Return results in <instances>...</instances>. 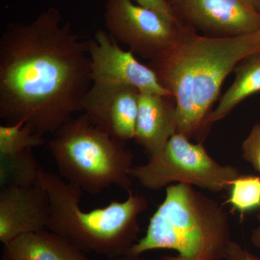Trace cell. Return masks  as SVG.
I'll list each match as a JSON object with an SVG mask.
<instances>
[{
    "mask_svg": "<svg viewBox=\"0 0 260 260\" xmlns=\"http://www.w3.org/2000/svg\"><path fill=\"white\" fill-rule=\"evenodd\" d=\"M93 85L87 41L50 8L30 23H11L0 38V117L54 134L83 112Z\"/></svg>",
    "mask_w": 260,
    "mask_h": 260,
    "instance_id": "1",
    "label": "cell"
},
{
    "mask_svg": "<svg viewBox=\"0 0 260 260\" xmlns=\"http://www.w3.org/2000/svg\"><path fill=\"white\" fill-rule=\"evenodd\" d=\"M260 52V30L228 38L198 34L186 27L177 42L148 66L177 103V133L203 143L225 78L244 58Z\"/></svg>",
    "mask_w": 260,
    "mask_h": 260,
    "instance_id": "2",
    "label": "cell"
},
{
    "mask_svg": "<svg viewBox=\"0 0 260 260\" xmlns=\"http://www.w3.org/2000/svg\"><path fill=\"white\" fill-rule=\"evenodd\" d=\"M232 240L223 205L190 184L178 183L166 187L165 198L150 218L146 234L126 255L172 249L177 256L159 260H224Z\"/></svg>",
    "mask_w": 260,
    "mask_h": 260,
    "instance_id": "3",
    "label": "cell"
},
{
    "mask_svg": "<svg viewBox=\"0 0 260 260\" xmlns=\"http://www.w3.org/2000/svg\"><path fill=\"white\" fill-rule=\"evenodd\" d=\"M39 184L50 199L48 230L55 233L85 253H94L110 260L125 256L134 246L140 233L138 218L148 210L143 195L128 191L122 202L83 211L80 203L83 190L59 176L44 169Z\"/></svg>",
    "mask_w": 260,
    "mask_h": 260,
    "instance_id": "4",
    "label": "cell"
},
{
    "mask_svg": "<svg viewBox=\"0 0 260 260\" xmlns=\"http://www.w3.org/2000/svg\"><path fill=\"white\" fill-rule=\"evenodd\" d=\"M47 145L61 177L82 190L97 194L112 186L131 190V150L84 113L61 126Z\"/></svg>",
    "mask_w": 260,
    "mask_h": 260,
    "instance_id": "5",
    "label": "cell"
},
{
    "mask_svg": "<svg viewBox=\"0 0 260 260\" xmlns=\"http://www.w3.org/2000/svg\"><path fill=\"white\" fill-rule=\"evenodd\" d=\"M129 175L150 190L179 182L220 192L229 191L242 174L236 167L215 161L203 143L194 144L184 135L175 133L147 164L132 167Z\"/></svg>",
    "mask_w": 260,
    "mask_h": 260,
    "instance_id": "6",
    "label": "cell"
},
{
    "mask_svg": "<svg viewBox=\"0 0 260 260\" xmlns=\"http://www.w3.org/2000/svg\"><path fill=\"white\" fill-rule=\"evenodd\" d=\"M104 20L116 42L150 60L172 47L186 28L132 0H107Z\"/></svg>",
    "mask_w": 260,
    "mask_h": 260,
    "instance_id": "7",
    "label": "cell"
},
{
    "mask_svg": "<svg viewBox=\"0 0 260 260\" xmlns=\"http://www.w3.org/2000/svg\"><path fill=\"white\" fill-rule=\"evenodd\" d=\"M87 44L93 83L128 85L140 93L172 95L148 65L142 64L131 51L123 50L105 30H98Z\"/></svg>",
    "mask_w": 260,
    "mask_h": 260,
    "instance_id": "8",
    "label": "cell"
},
{
    "mask_svg": "<svg viewBox=\"0 0 260 260\" xmlns=\"http://www.w3.org/2000/svg\"><path fill=\"white\" fill-rule=\"evenodd\" d=\"M184 26L212 38L260 30V13L242 0H167Z\"/></svg>",
    "mask_w": 260,
    "mask_h": 260,
    "instance_id": "9",
    "label": "cell"
},
{
    "mask_svg": "<svg viewBox=\"0 0 260 260\" xmlns=\"http://www.w3.org/2000/svg\"><path fill=\"white\" fill-rule=\"evenodd\" d=\"M140 92L128 85H92L83 112L98 127L116 139L135 138Z\"/></svg>",
    "mask_w": 260,
    "mask_h": 260,
    "instance_id": "10",
    "label": "cell"
},
{
    "mask_svg": "<svg viewBox=\"0 0 260 260\" xmlns=\"http://www.w3.org/2000/svg\"><path fill=\"white\" fill-rule=\"evenodd\" d=\"M51 203L40 184L0 191V242L8 244L24 234L48 230Z\"/></svg>",
    "mask_w": 260,
    "mask_h": 260,
    "instance_id": "11",
    "label": "cell"
},
{
    "mask_svg": "<svg viewBox=\"0 0 260 260\" xmlns=\"http://www.w3.org/2000/svg\"><path fill=\"white\" fill-rule=\"evenodd\" d=\"M177 109L172 95L140 93L135 141L149 158L177 133Z\"/></svg>",
    "mask_w": 260,
    "mask_h": 260,
    "instance_id": "12",
    "label": "cell"
},
{
    "mask_svg": "<svg viewBox=\"0 0 260 260\" xmlns=\"http://www.w3.org/2000/svg\"><path fill=\"white\" fill-rule=\"evenodd\" d=\"M3 260H90L83 251L49 230L20 236L3 245Z\"/></svg>",
    "mask_w": 260,
    "mask_h": 260,
    "instance_id": "13",
    "label": "cell"
},
{
    "mask_svg": "<svg viewBox=\"0 0 260 260\" xmlns=\"http://www.w3.org/2000/svg\"><path fill=\"white\" fill-rule=\"evenodd\" d=\"M233 73L235 74L234 82L210 116L212 125L226 117L248 97L260 92V52L244 58L238 63Z\"/></svg>",
    "mask_w": 260,
    "mask_h": 260,
    "instance_id": "14",
    "label": "cell"
},
{
    "mask_svg": "<svg viewBox=\"0 0 260 260\" xmlns=\"http://www.w3.org/2000/svg\"><path fill=\"white\" fill-rule=\"evenodd\" d=\"M42 169L34 155V149L0 155V187L37 185Z\"/></svg>",
    "mask_w": 260,
    "mask_h": 260,
    "instance_id": "15",
    "label": "cell"
},
{
    "mask_svg": "<svg viewBox=\"0 0 260 260\" xmlns=\"http://www.w3.org/2000/svg\"><path fill=\"white\" fill-rule=\"evenodd\" d=\"M47 143L28 124L17 123L0 126V155H11L43 146Z\"/></svg>",
    "mask_w": 260,
    "mask_h": 260,
    "instance_id": "16",
    "label": "cell"
},
{
    "mask_svg": "<svg viewBox=\"0 0 260 260\" xmlns=\"http://www.w3.org/2000/svg\"><path fill=\"white\" fill-rule=\"evenodd\" d=\"M227 203L241 215L260 209V177L240 176L229 189Z\"/></svg>",
    "mask_w": 260,
    "mask_h": 260,
    "instance_id": "17",
    "label": "cell"
},
{
    "mask_svg": "<svg viewBox=\"0 0 260 260\" xmlns=\"http://www.w3.org/2000/svg\"><path fill=\"white\" fill-rule=\"evenodd\" d=\"M242 157L260 173V121L253 126L242 145Z\"/></svg>",
    "mask_w": 260,
    "mask_h": 260,
    "instance_id": "18",
    "label": "cell"
},
{
    "mask_svg": "<svg viewBox=\"0 0 260 260\" xmlns=\"http://www.w3.org/2000/svg\"><path fill=\"white\" fill-rule=\"evenodd\" d=\"M134 1L140 6L156 12L157 13L162 15L167 20H170L172 23L181 25V26H184L179 21L172 7L167 0H134Z\"/></svg>",
    "mask_w": 260,
    "mask_h": 260,
    "instance_id": "19",
    "label": "cell"
},
{
    "mask_svg": "<svg viewBox=\"0 0 260 260\" xmlns=\"http://www.w3.org/2000/svg\"><path fill=\"white\" fill-rule=\"evenodd\" d=\"M224 260H260L255 255L232 240L225 249Z\"/></svg>",
    "mask_w": 260,
    "mask_h": 260,
    "instance_id": "20",
    "label": "cell"
},
{
    "mask_svg": "<svg viewBox=\"0 0 260 260\" xmlns=\"http://www.w3.org/2000/svg\"><path fill=\"white\" fill-rule=\"evenodd\" d=\"M258 220V226L251 232V241L254 246L260 249V211L256 216Z\"/></svg>",
    "mask_w": 260,
    "mask_h": 260,
    "instance_id": "21",
    "label": "cell"
},
{
    "mask_svg": "<svg viewBox=\"0 0 260 260\" xmlns=\"http://www.w3.org/2000/svg\"><path fill=\"white\" fill-rule=\"evenodd\" d=\"M242 1L260 13V0H242Z\"/></svg>",
    "mask_w": 260,
    "mask_h": 260,
    "instance_id": "22",
    "label": "cell"
}]
</instances>
